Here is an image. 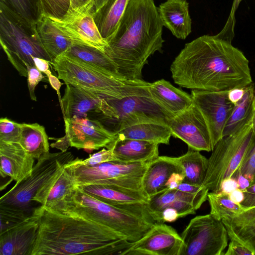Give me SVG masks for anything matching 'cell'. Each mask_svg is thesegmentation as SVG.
<instances>
[{
  "label": "cell",
  "instance_id": "1",
  "mask_svg": "<svg viewBox=\"0 0 255 255\" xmlns=\"http://www.w3.org/2000/svg\"><path fill=\"white\" fill-rule=\"evenodd\" d=\"M170 70L176 84L191 90L229 91L253 81L247 58L217 35H204L186 43Z\"/></svg>",
  "mask_w": 255,
  "mask_h": 255
},
{
  "label": "cell",
  "instance_id": "2",
  "mask_svg": "<svg viewBox=\"0 0 255 255\" xmlns=\"http://www.w3.org/2000/svg\"><path fill=\"white\" fill-rule=\"evenodd\" d=\"M34 213L39 228L31 255H120L132 243L105 226L77 216L41 206Z\"/></svg>",
  "mask_w": 255,
  "mask_h": 255
},
{
  "label": "cell",
  "instance_id": "3",
  "mask_svg": "<svg viewBox=\"0 0 255 255\" xmlns=\"http://www.w3.org/2000/svg\"><path fill=\"white\" fill-rule=\"evenodd\" d=\"M163 24L153 0H129L115 33L106 41L104 52L125 79L141 80L148 59L162 52Z\"/></svg>",
  "mask_w": 255,
  "mask_h": 255
},
{
  "label": "cell",
  "instance_id": "4",
  "mask_svg": "<svg viewBox=\"0 0 255 255\" xmlns=\"http://www.w3.org/2000/svg\"><path fill=\"white\" fill-rule=\"evenodd\" d=\"M46 209L94 222L118 233L130 242L140 239L153 225L94 198L77 187L62 200Z\"/></svg>",
  "mask_w": 255,
  "mask_h": 255
},
{
  "label": "cell",
  "instance_id": "5",
  "mask_svg": "<svg viewBox=\"0 0 255 255\" xmlns=\"http://www.w3.org/2000/svg\"><path fill=\"white\" fill-rule=\"evenodd\" d=\"M74 159L70 152L48 153L34 165L31 174L16 183L0 199V231L31 216L36 193L66 164Z\"/></svg>",
  "mask_w": 255,
  "mask_h": 255
},
{
  "label": "cell",
  "instance_id": "6",
  "mask_svg": "<svg viewBox=\"0 0 255 255\" xmlns=\"http://www.w3.org/2000/svg\"><path fill=\"white\" fill-rule=\"evenodd\" d=\"M0 42L7 58L21 76L27 67L35 66L33 58L53 61L44 47L36 25L27 21L0 0Z\"/></svg>",
  "mask_w": 255,
  "mask_h": 255
},
{
  "label": "cell",
  "instance_id": "7",
  "mask_svg": "<svg viewBox=\"0 0 255 255\" xmlns=\"http://www.w3.org/2000/svg\"><path fill=\"white\" fill-rule=\"evenodd\" d=\"M59 79L99 95L111 98H123L148 91L150 83L129 80L105 75L92 70L64 55L52 63Z\"/></svg>",
  "mask_w": 255,
  "mask_h": 255
},
{
  "label": "cell",
  "instance_id": "8",
  "mask_svg": "<svg viewBox=\"0 0 255 255\" xmlns=\"http://www.w3.org/2000/svg\"><path fill=\"white\" fill-rule=\"evenodd\" d=\"M149 162L125 163L115 160L85 165L74 159L65 168L74 179L76 187L98 184L142 191V180Z\"/></svg>",
  "mask_w": 255,
  "mask_h": 255
},
{
  "label": "cell",
  "instance_id": "9",
  "mask_svg": "<svg viewBox=\"0 0 255 255\" xmlns=\"http://www.w3.org/2000/svg\"><path fill=\"white\" fill-rule=\"evenodd\" d=\"M251 121L238 131L223 137L212 150L202 184L209 191L219 192L222 182L232 177L241 164L254 135Z\"/></svg>",
  "mask_w": 255,
  "mask_h": 255
},
{
  "label": "cell",
  "instance_id": "10",
  "mask_svg": "<svg viewBox=\"0 0 255 255\" xmlns=\"http://www.w3.org/2000/svg\"><path fill=\"white\" fill-rule=\"evenodd\" d=\"M181 236V255H223L229 244L225 225L210 213L192 218Z\"/></svg>",
  "mask_w": 255,
  "mask_h": 255
},
{
  "label": "cell",
  "instance_id": "11",
  "mask_svg": "<svg viewBox=\"0 0 255 255\" xmlns=\"http://www.w3.org/2000/svg\"><path fill=\"white\" fill-rule=\"evenodd\" d=\"M104 97L110 106L112 114L111 118L102 124L114 122V133L139 123L156 121L167 123L171 118L151 98L149 91L122 99Z\"/></svg>",
  "mask_w": 255,
  "mask_h": 255
},
{
  "label": "cell",
  "instance_id": "12",
  "mask_svg": "<svg viewBox=\"0 0 255 255\" xmlns=\"http://www.w3.org/2000/svg\"><path fill=\"white\" fill-rule=\"evenodd\" d=\"M64 120L65 135L50 144L62 152H66L69 146L90 150L106 147L116 136L96 119L73 118Z\"/></svg>",
  "mask_w": 255,
  "mask_h": 255
},
{
  "label": "cell",
  "instance_id": "13",
  "mask_svg": "<svg viewBox=\"0 0 255 255\" xmlns=\"http://www.w3.org/2000/svg\"><path fill=\"white\" fill-rule=\"evenodd\" d=\"M228 92L191 91L193 103L202 114L208 127L213 149L223 137L224 128L234 106L229 99Z\"/></svg>",
  "mask_w": 255,
  "mask_h": 255
},
{
  "label": "cell",
  "instance_id": "14",
  "mask_svg": "<svg viewBox=\"0 0 255 255\" xmlns=\"http://www.w3.org/2000/svg\"><path fill=\"white\" fill-rule=\"evenodd\" d=\"M94 11V0H92L76 10L68 11L61 19L52 20L75 44L92 46L104 52L107 43L95 23Z\"/></svg>",
  "mask_w": 255,
  "mask_h": 255
},
{
  "label": "cell",
  "instance_id": "15",
  "mask_svg": "<svg viewBox=\"0 0 255 255\" xmlns=\"http://www.w3.org/2000/svg\"><path fill=\"white\" fill-rule=\"evenodd\" d=\"M183 247L181 236L174 228L155 222L120 255H181Z\"/></svg>",
  "mask_w": 255,
  "mask_h": 255
},
{
  "label": "cell",
  "instance_id": "16",
  "mask_svg": "<svg viewBox=\"0 0 255 255\" xmlns=\"http://www.w3.org/2000/svg\"><path fill=\"white\" fill-rule=\"evenodd\" d=\"M167 124L172 136L185 142L188 147L201 151H212L213 147L206 122L196 105L170 118Z\"/></svg>",
  "mask_w": 255,
  "mask_h": 255
},
{
  "label": "cell",
  "instance_id": "17",
  "mask_svg": "<svg viewBox=\"0 0 255 255\" xmlns=\"http://www.w3.org/2000/svg\"><path fill=\"white\" fill-rule=\"evenodd\" d=\"M208 189L191 194L178 189L166 190L149 199L147 203L148 211L156 222H158L162 211L167 208H174L178 212L180 218L195 214L207 200Z\"/></svg>",
  "mask_w": 255,
  "mask_h": 255
},
{
  "label": "cell",
  "instance_id": "18",
  "mask_svg": "<svg viewBox=\"0 0 255 255\" xmlns=\"http://www.w3.org/2000/svg\"><path fill=\"white\" fill-rule=\"evenodd\" d=\"M39 228L37 215L0 232V255H31Z\"/></svg>",
  "mask_w": 255,
  "mask_h": 255
},
{
  "label": "cell",
  "instance_id": "19",
  "mask_svg": "<svg viewBox=\"0 0 255 255\" xmlns=\"http://www.w3.org/2000/svg\"><path fill=\"white\" fill-rule=\"evenodd\" d=\"M62 98L64 119L88 118L102 114L103 97L67 83Z\"/></svg>",
  "mask_w": 255,
  "mask_h": 255
},
{
  "label": "cell",
  "instance_id": "20",
  "mask_svg": "<svg viewBox=\"0 0 255 255\" xmlns=\"http://www.w3.org/2000/svg\"><path fill=\"white\" fill-rule=\"evenodd\" d=\"M0 173L16 183L28 176L34 166L35 159L19 143L0 141Z\"/></svg>",
  "mask_w": 255,
  "mask_h": 255
},
{
  "label": "cell",
  "instance_id": "21",
  "mask_svg": "<svg viewBox=\"0 0 255 255\" xmlns=\"http://www.w3.org/2000/svg\"><path fill=\"white\" fill-rule=\"evenodd\" d=\"M116 134L115 138L106 148L112 149L116 160L125 163L149 162L159 156L158 143Z\"/></svg>",
  "mask_w": 255,
  "mask_h": 255
},
{
  "label": "cell",
  "instance_id": "22",
  "mask_svg": "<svg viewBox=\"0 0 255 255\" xmlns=\"http://www.w3.org/2000/svg\"><path fill=\"white\" fill-rule=\"evenodd\" d=\"M175 172L183 173L176 157L158 156L150 161L142 180L141 190L144 196L149 200L166 190L167 180Z\"/></svg>",
  "mask_w": 255,
  "mask_h": 255
},
{
  "label": "cell",
  "instance_id": "23",
  "mask_svg": "<svg viewBox=\"0 0 255 255\" xmlns=\"http://www.w3.org/2000/svg\"><path fill=\"white\" fill-rule=\"evenodd\" d=\"M148 91L151 98L170 118L183 112L193 103L191 94L164 79L150 83Z\"/></svg>",
  "mask_w": 255,
  "mask_h": 255
},
{
  "label": "cell",
  "instance_id": "24",
  "mask_svg": "<svg viewBox=\"0 0 255 255\" xmlns=\"http://www.w3.org/2000/svg\"><path fill=\"white\" fill-rule=\"evenodd\" d=\"M163 25L176 38L185 39L191 32V19L186 0H167L158 8Z\"/></svg>",
  "mask_w": 255,
  "mask_h": 255
},
{
  "label": "cell",
  "instance_id": "25",
  "mask_svg": "<svg viewBox=\"0 0 255 255\" xmlns=\"http://www.w3.org/2000/svg\"><path fill=\"white\" fill-rule=\"evenodd\" d=\"M62 55L97 72L124 79L119 74L114 62L104 51L97 48L86 45L74 44Z\"/></svg>",
  "mask_w": 255,
  "mask_h": 255
},
{
  "label": "cell",
  "instance_id": "26",
  "mask_svg": "<svg viewBox=\"0 0 255 255\" xmlns=\"http://www.w3.org/2000/svg\"><path fill=\"white\" fill-rule=\"evenodd\" d=\"M76 187L74 179L64 166L43 186L33 198V201L47 208L62 200Z\"/></svg>",
  "mask_w": 255,
  "mask_h": 255
},
{
  "label": "cell",
  "instance_id": "27",
  "mask_svg": "<svg viewBox=\"0 0 255 255\" xmlns=\"http://www.w3.org/2000/svg\"><path fill=\"white\" fill-rule=\"evenodd\" d=\"M36 25L41 41L53 62L75 44L74 41L47 16L43 15Z\"/></svg>",
  "mask_w": 255,
  "mask_h": 255
},
{
  "label": "cell",
  "instance_id": "28",
  "mask_svg": "<svg viewBox=\"0 0 255 255\" xmlns=\"http://www.w3.org/2000/svg\"><path fill=\"white\" fill-rule=\"evenodd\" d=\"M221 221L228 233L234 235L255 254V206L224 217Z\"/></svg>",
  "mask_w": 255,
  "mask_h": 255
},
{
  "label": "cell",
  "instance_id": "29",
  "mask_svg": "<svg viewBox=\"0 0 255 255\" xmlns=\"http://www.w3.org/2000/svg\"><path fill=\"white\" fill-rule=\"evenodd\" d=\"M115 134L130 139L168 144L172 132L166 122L152 121L135 124Z\"/></svg>",
  "mask_w": 255,
  "mask_h": 255
},
{
  "label": "cell",
  "instance_id": "30",
  "mask_svg": "<svg viewBox=\"0 0 255 255\" xmlns=\"http://www.w3.org/2000/svg\"><path fill=\"white\" fill-rule=\"evenodd\" d=\"M255 110V88L253 83L245 87L243 98L234 104L224 129L223 137L233 134L250 122Z\"/></svg>",
  "mask_w": 255,
  "mask_h": 255
},
{
  "label": "cell",
  "instance_id": "31",
  "mask_svg": "<svg viewBox=\"0 0 255 255\" xmlns=\"http://www.w3.org/2000/svg\"><path fill=\"white\" fill-rule=\"evenodd\" d=\"M129 0H108L93 17L102 37L106 40L116 31Z\"/></svg>",
  "mask_w": 255,
  "mask_h": 255
},
{
  "label": "cell",
  "instance_id": "32",
  "mask_svg": "<svg viewBox=\"0 0 255 255\" xmlns=\"http://www.w3.org/2000/svg\"><path fill=\"white\" fill-rule=\"evenodd\" d=\"M19 143L35 159L49 152L48 136L43 126L37 123L20 124Z\"/></svg>",
  "mask_w": 255,
  "mask_h": 255
},
{
  "label": "cell",
  "instance_id": "33",
  "mask_svg": "<svg viewBox=\"0 0 255 255\" xmlns=\"http://www.w3.org/2000/svg\"><path fill=\"white\" fill-rule=\"evenodd\" d=\"M176 158L184 175L183 182L202 185L207 170L208 159L199 151L189 147L186 153Z\"/></svg>",
  "mask_w": 255,
  "mask_h": 255
},
{
  "label": "cell",
  "instance_id": "34",
  "mask_svg": "<svg viewBox=\"0 0 255 255\" xmlns=\"http://www.w3.org/2000/svg\"><path fill=\"white\" fill-rule=\"evenodd\" d=\"M207 200L210 207V214L219 220L226 216L240 213L246 209L241 204L231 200L229 194L222 192H209Z\"/></svg>",
  "mask_w": 255,
  "mask_h": 255
},
{
  "label": "cell",
  "instance_id": "35",
  "mask_svg": "<svg viewBox=\"0 0 255 255\" xmlns=\"http://www.w3.org/2000/svg\"><path fill=\"white\" fill-rule=\"evenodd\" d=\"M20 16L36 24L43 16L39 0H2Z\"/></svg>",
  "mask_w": 255,
  "mask_h": 255
},
{
  "label": "cell",
  "instance_id": "36",
  "mask_svg": "<svg viewBox=\"0 0 255 255\" xmlns=\"http://www.w3.org/2000/svg\"><path fill=\"white\" fill-rule=\"evenodd\" d=\"M44 16L51 19H61L67 14L70 0H39Z\"/></svg>",
  "mask_w": 255,
  "mask_h": 255
},
{
  "label": "cell",
  "instance_id": "37",
  "mask_svg": "<svg viewBox=\"0 0 255 255\" xmlns=\"http://www.w3.org/2000/svg\"><path fill=\"white\" fill-rule=\"evenodd\" d=\"M241 175L247 178L251 184L255 182V134L250 147L237 171L232 177Z\"/></svg>",
  "mask_w": 255,
  "mask_h": 255
},
{
  "label": "cell",
  "instance_id": "38",
  "mask_svg": "<svg viewBox=\"0 0 255 255\" xmlns=\"http://www.w3.org/2000/svg\"><path fill=\"white\" fill-rule=\"evenodd\" d=\"M20 124L7 118L0 119V141L19 143Z\"/></svg>",
  "mask_w": 255,
  "mask_h": 255
},
{
  "label": "cell",
  "instance_id": "39",
  "mask_svg": "<svg viewBox=\"0 0 255 255\" xmlns=\"http://www.w3.org/2000/svg\"><path fill=\"white\" fill-rule=\"evenodd\" d=\"M243 0H234L231 11L227 23L222 30L217 35L220 38L229 42H232L234 37V26L235 24V12L241 1Z\"/></svg>",
  "mask_w": 255,
  "mask_h": 255
},
{
  "label": "cell",
  "instance_id": "40",
  "mask_svg": "<svg viewBox=\"0 0 255 255\" xmlns=\"http://www.w3.org/2000/svg\"><path fill=\"white\" fill-rule=\"evenodd\" d=\"M77 161L81 164L85 165H94L105 162L115 160L112 149L103 148L100 151L90 155L85 159L76 158Z\"/></svg>",
  "mask_w": 255,
  "mask_h": 255
},
{
  "label": "cell",
  "instance_id": "41",
  "mask_svg": "<svg viewBox=\"0 0 255 255\" xmlns=\"http://www.w3.org/2000/svg\"><path fill=\"white\" fill-rule=\"evenodd\" d=\"M228 236L230 241L224 255H255L253 251L234 235L228 233Z\"/></svg>",
  "mask_w": 255,
  "mask_h": 255
},
{
  "label": "cell",
  "instance_id": "42",
  "mask_svg": "<svg viewBox=\"0 0 255 255\" xmlns=\"http://www.w3.org/2000/svg\"><path fill=\"white\" fill-rule=\"evenodd\" d=\"M27 86L31 99L37 101L35 90L38 84L44 78L42 72L35 66L27 67Z\"/></svg>",
  "mask_w": 255,
  "mask_h": 255
},
{
  "label": "cell",
  "instance_id": "43",
  "mask_svg": "<svg viewBox=\"0 0 255 255\" xmlns=\"http://www.w3.org/2000/svg\"><path fill=\"white\" fill-rule=\"evenodd\" d=\"M243 191L244 198L241 204L246 209L255 206V182Z\"/></svg>",
  "mask_w": 255,
  "mask_h": 255
},
{
  "label": "cell",
  "instance_id": "44",
  "mask_svg": "<svg viewBox=\"0 0 255 255\" xmlns=\"http://www.w3.org/2000/svg\"><path fill=\"white\" fill-rule=\"evenodd\" d=\"M184 179V175L180 172L172 173L167 180L165 186L166 190L176 189Z\"/></svg>",
  "mask_w": 255,
  "mask_h": 255
},
{
  "label": "cell",
  "instance_id": "45",
  "mask_svg": "<svg viewBox=\"0 0 255 255\" xmlns=\"http://www.w3.org/2000/svg\"><path fill=\"white\" fill-rule=\"evenodd\" d=\"M179 218L180 217L176 210L172 208H167L161 213L157 223L173 222Z\"/></svg>",
  "mask_w": 255,
  "mask_h": 255
},
{
  "label": "cell",
  "instance_id": "46",
  "mask_svg": "<svg viewBox=\"0 0 255 255\" xmlns=\"http://www.w3.org/2000/svg\"><path fill=\"white\" fill-rule=\"evenodd\" d=\"M238 188V184L236 179L233 177H230L225 179L222 182L220 192L229 194L234 190Z\"/></svg>",
  "mask_w": 255,
  "mask_h": 255
},
{
  "label": "cell",
  "instance_id": "47",
  "mask_svg": "<svg viewBox=\"0 0 255 255\" xmlns=\"http://www.w3.org/2000/svg\"><path fill=\"white\" fill-rule=\"evenodd\" d=\"M33 61L35 67L42 73H44L47 77L52 74L50 69V62L44 59L34 57Z\"/></svg>",
  "mask_w": 255,
  "mask_h": 255
},
{
  "label": "cell",
  "instance_id": "48",
  "mask_svg": "<svg viewBox=\"0 0 255 255\" xmlns=\"http://www.w3.org/2000/svg\"><path fill=\"white\" fill-rule=\"evenodd\" d=\"M48 81H49V82L51 86L57 92V94L58 95V98L59 100L61 108L62 110V109H63L62 102V98L61 97L60 92V88H61L62 84L60 81L58 77H56L55 76L53 75L52 74L48 76Z\"/></svg>",
  "mask_w": 255,
  "mask_h": 255
},
{
  "label": "cell",
  "instance_id": "49",
  "mask_svg": "<svg viewBox=\"0 0 255 255\" xmlns=\"http://www.w3.org/2000/svg\"><path fill=\"white\" fill-rule=\"evenodd\" d=\"M245 87L234 88L229 90V99L234 104H236L243 98L245 93Z\"/></svg>",
  "mask_w": 255,
  "mask_h": 255
},
{
  "label": "cell",
  "instance_id": "50",
  "mask_svg": "<svg viewBox=\"0 0 255 255\" xmlns=\"http://www.w3.org/2000/svg\"><path fill=\"white\" fill-rule=\"evenodd\" d=\"M229 195L231 200L238 204H241L244 198V191L239 188L231 192Z\"/></svg>",
  "mask_w": 255,
  "mask_h": 255
},
{
  "label": "cell",
  "instance_id": "51",
  "mask_svg": "<svg viewBox=\"0 0 255 255\" xmlns=\"http://www.w3.org/2000/svg\"><path fill=\"white\" fill-rule=\"evenodd\" d=\"M234 178L238 182L239 189L242 191H244L251 185L250 181L243 175H238Z\"/></svg>",
  "mask_w": 255,
  "mask_h": 255
},
{
  "label": "cell",
  "instance_id": "52",
  "mask_svg": "<svg viewBox=\"0 0 255 255\" xmlns=\"http://www.w3.org/2000/svg\"><path fill=\"white\" fill-rule=\"evenodd\" d=\"M91 0H70V6L68 11L76 10Z\"/></svg>",
  "mask_w": 255,
  "mask_h": 255
},
{
  "label": "cell",
  "instance_id": "53",
  "mask_svg": "<svg viewBox=\"0 0 255 255\" xmlns=\"http://www.w3.org/2000/svg\"><path fill=\"white\" fill-rule=\"evenodd\" d=\"M108 0H94L95 11L102 7Z\"/></svg>",
  "mask_w": 255,
  "mask_h": 255
},
{
  "label": "cell",
  "instance_id": "54",
  "mask_svg": "<svg viewBox=\"0 0 255 255\" xmlns=\"http://www.w3.org/2000/svg\"><path fill=\"white\" fill-rule=\"evenodd\" d=\"M251 125L252 127L254 133L255 134V110L254 111L253 115L252 116L251 121Z\"/></svg>",
  "mask_w": 255,
  "mask_h": 255
}]
</instances>
